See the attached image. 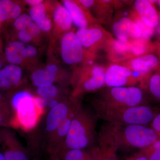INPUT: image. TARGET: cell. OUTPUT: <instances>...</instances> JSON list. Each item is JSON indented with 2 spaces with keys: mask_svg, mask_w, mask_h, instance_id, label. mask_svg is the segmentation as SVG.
I'll return each mask as SVG.
<instances>
[{
  "mask_svg": "<svg viewBox=\"0 0 160 160\" xmlns=\"http://www.w3.org/2000/svg\"><path fill=\"white\" fill-rule=\"evenodd\" d=\"M0 146L6 160H29L10 129H0Z\"/></svg>",
  "mask_w": 160,
  "mask_h": 160,
  "instance_id": "cell-12",
  "label": "cell"
},
{
  "mask_svg": "<svg viewBox=\"0 0 160 160\" xmlns=\"http://www.w3.org/2000/svg\"><path fill=\"white\" fill-rule=\"evenodd\" d=\"M132 58L149 53L157 47L158 43L141 37L129 40Z\"/></svg>",
  "mask_w": 160,
  "mask_h": 160,
  "instance_id": "cell-22",
  "label": "cell"
},
{
  "mask_svg": "<svg viewBox=\"0 0 160 160\" xmlns=\"http://www.w3.org/2000/svg\"><path fill=\"white\" fill-rule=\"evenodd\" d=\"M2 62H1V60H0V70L2 68Z\"/></svg>",
  "mask_w": 160,
  "mask_h": 160,
  "instance_id": "cell-45",
  "label": "cell"
},
{
  "mask_svg": "<svg viewBox=\"0 0 160 160\" xmlns=\"http://www.w3.org/2000/svg\"><path fill=\"white\" fill-rule=\"evenodd\" d=\"M117 6L118 1H94L91 8L94 9L96 19L99 24H108L111 22L113 10Z\"/></svg>",
  "mask_w": 160,
  "mask_h": 160,
  "instance_id": "cell-18",
  "label": "cell"
},
{
  "mask_svg": "<svg viewBox=\"0 0 160 160\" xmlns=\"http://www.w3.org/2000/svg\"><path fill=\"white\" fill-rule=\"evenodd\" d=\"M37 92L40 97L47 99H54L58 93L57 87L53 84L38 87Z\"/></svg>",
  "mask_w": 160,
  "mask_h": 160,
  "instance_id": "cell-30",
  "label": "cell"
},
{
  "mask_svg": "<svg viewBox=\"0 0 160 160\" xmlns=\"http://www.w3.org/2000/svg\"><path fill=\"white\" fill-rule=\"evenodd\" d=\"M37 53L36 49L32 46H27L25 47L22 52V54L26 58L32 57Z\"/></svg>",
  "mask_w": 160,
  "mask_h": 160,
  "instance_id": "cell-37",
  "label": "cell"
},
{
  "mask_svg": "<svg viewBox=\"0 0 160 160\" xmlns=\"http://www.w3.org/2000/svg\"><path fill=\"white\" fill-rule=\"evenodd\" d=\"M106 66L92 64L84 70L78 81L73 96L85 92H96L105 87Z\"/></svg>",
  "mask_w": 160,
  "mask_h": 160,
  "instance_id": "cell-8",
  "label": "cell"
},
{
  "mask_svg": "<svg viewBox=\"0 0 160 160\" xmlns=\"http://www.w3.org/2000/svg\"><path fill=\"white\" fill-rule=\"evenodd\" d=\"M26 3H27L29 6H37L38 5L42 3L43 1L42 0H27L25 1Z\"/></svg>",
  "mask_w": 160,
  "mask_h": 160,
  "instance_id": "cell-42",
  "label": "cell"
},
{
  "mask_svg": "<svg viewBox=\"0 0 160 160\" xmlns=\"http://www.w3.org/2000/svg\"><path fill=\"white\" fill-rule=\"evenodd\" d=\"M90 103L92 106L132 107L148 105V97L138 86L104 87L96 92Z\"/></svg>",
  "mask_w": 160,
  "mask_h": 160,
  "instance_id": "cell-4",
  "label": "cell"
},
{
  "mask_svg": "<svg viewBox=\"0 0 160 160\" xmlns=\"http://www.w3.org/2000/svg\"><path fill=\"white\" fill-rule=\"evenodd\" d=\"M98 138L105 140L117 150H143L158 139L153 129L146 126L116 125L106 122L100 128Z\"/></svg>",
  "mask_w": 160,
  "mask_h": 160,
  "instance_id": "cell-1",
  "label": "cell"
},
{
  "mask_svg": "<svg viewBox=\"0 0 160 160\" xmlns=\"http://www.w3.org/2000/svg\"><path fill=\"white\" fill-rule=\"evenodd\" d=\"M139 87L147 97L160 103V66L143 81Z\"/></svg>",
  "mask_w": 160,
  "mask_h": 160,
  "instance_id": "cell-17",
  "label": "cell"
},
{
  "mask_svg": "<svg viewBox=\"0 0 160 160\" xmlns=\"http://www.w3.org/2000/svg\"><path fill=\"white\" fill-rule=\"evenodd\" d=\"M33 23L29 15L22 14L14 20L13 26L16 29L19 31L26 30Z\"/></svg>",
  "mask_w": 160,
  "mask_h": 160,
  "instance_id": "cell-29",
  "label": "cell"
},
{
  "mask_svg": "<svg viewBox=\"0 0 160 160\" xmlns=\"http://www.w3.org/2000/svg\"><path fill=\"white\" fill-rule=\"evenodd\" d=\"M61 57L67 65H76L85 58V49L74 32L70 31L64 35L61 43Z\"/></svg>",
  "mask_w": 160,
  "mask_h": 160,
  "instance_id": "cell-10",
  "label": "cell"
},
{
  "mask_svg": "<svg viewBox=\"0 0 160 160\" xmlns=\"http://www.w3.org/2000/svg\"><path fill=\"white\" fill-rule=\"evenodd\" d=\"M29 15L41 30L47 32L51 29V20L46 15V6L42 3L32 7Z\"/></svg>",
  "mask_w": 160,
  "mask_h": 160,
  "instance_id": "cell-21",
  "label": "cell"
},
{
  "mask_svg": "<svg viewBox=\"0 0 160 160\" xmlns=\"http://www.w3.org/2000/svg\"><path fill=\"white\" fill-rule=\"evenodd\" d=\"M98 146L101 151L100 160H118L115 147L105 140L98 138Z\"/></svg>",
  "mask_w": 160,
  "mask_h": 160,
  "instance_id": "cell-25",
  "label": "cell"
},
{
  "mask_svg": "<svg viewBox=\"0 0 160 160\" xmlns=\"http://www.w3.org/2000/svg\"><path fill=\"white\" fill-rule=\"evenodd\" d=\"M26 30L28 31L32 37L34 38L39 34L41 30L35 23H33Z\"/></svg>",
  "mask_w": 160,
  "mask_h": 160,
  "instance_id": "cell-39",
  "label": "cell"
},
{
  "mask_svg": "<svg viewBox=\"0 0 160 160\" xmlns=\"http://www.w3.org/2000/svg\"><path fill=\"white\" fill-rule=\"evenodd\" d=\"M107 58L112 63H119L132 58L129 40L113 38L106 46Z\"/></svg>",
  "mask_w": 160,
  "mask_h": 160,
  "instance_id": "cell-14",
  "label": "cell"
},
{
  "mask_svg": "<svg viewBox=\"0 0 160 160\" xmlns=\"http://www.w3.org/2000/svg\"><path fill=\"white\" fill-rule=\"evenodd\" d=\"M18 38L20 41L23 43L29 42L33 38L31 34L26 30L18 32Z\"/></svg>",
  "mask_w": 160,
  "mask_h": 160,
  "instance_id": "cell-35",
  "label": "cell"
},
{
  "mask_svg": "<svg viewBox=\"0 0 160 160\" xmlns=\"http://www.w3.org/2000/svg\"><path fill=\"white\" fill-rule=\"evenodd\" d=\"M84 49H89L93 58L101 50H105L113 37L100 24H96L84 29H78L76 32Z\"/></svg>",
  "mask_w": 160,
  "mask_h": 160,
  "instance_id": "cell-6",
  "label": "cell"
},
{
  "mask_svg": "<svg viewBox=\"0 0 160 160\" xmlns=\"http://www.w3.org/2000/svg\"><path fill=\"white\" fill-rule=\"evenodd\" d=\"M9 120L0 112V126L7 127L9 126Z\"/></svg>",
  "mask_w": 160,
  "mask_h": 160,
  "instance_id": "cell-40",
  "label": "cell"
},
{
  "mask_svg": "<svg viewBox=\"0 0 160 160\" xmlns=\"http://www.w3.org/2000/svg\"><path fill=\"white\" fill-rule=\"evenodd\" d=\"M124 160H148L142 151L140 150L138 152L126 158Z\"/></svg>",
  "mask_w": 160,
  "mask_h": 160,
  "instance_id": "cell-38",
  "label": "cell"
},
{
  "mask_svg": "<svg viewBox=\"0 0 160 160\" xmlns=\"http://www.w3.org/2000/svg\"><path fill=\"white\" fill-rule=\"evenodd\" d=\"M98 119L95 112L79 108L72 121L64 141L63 153L72 149H87L95 146L98 141L96 127Z\"/></svg>",
  "mask_w": 160,
  "mask_h": 160,
  "instance_id": "cell-2",
  "label": "cell"
},
{
  "mask_svg": "<svg viewBox=\"0 0 160 160\" xmlns=\"http://www.w3.org/2000/svg\"><path fill=\"white\" fill-rule=\"evenodd\" d=\"M57 66L51 64L46 66L45 69L36 70L32 74V80L38 87L51 85L55 79L58 72Z\"/></svg>",
  "mask_w": 160,
  "mask_h": 160,
  "instance_id": "cell-19",
  "label": "cell"
},
{
  "mask_svg": "<svg viewBox=\"0 0 160 160\" xmlns=\"http://www.w3.org/2000/svg\"><path fill=\"white\" fill-rule=\"evenodd\" d=\"M150 128L153 129L157 136L158 139L160 140V112L156 115L150 123Z\"/></svg>",
  "mask_w": 160,
  "mask_h": 160,
  "instance_id": "cell-34",
  "label": "cell"
},
{
  "mask_svg": "<svg viewBox=\"0 0 160 160\" xmlns=\"http://www.w3.org/2000/svg\"><path fill=\"white\" fill-rule=\"evenodd\" d=\"M117 64L136 72L144 80L160 66V44L158 43L157 47L149 53Z\"/></svg>",
  "mask_w": 160,
  "mask_h": 160,
  "instance_id": "cell-9",
  "label": "cell"
},
{
  "mask_svg": "<svg viewBox=\"0 0 160 160\" xmlns=\"http://www.w3.org/2000/svg\"><path fill=\"white\" fill-rule=\"evenodd\" d=\"M101 151L98 145L87 149H72L62 154L63 160H100Z\"/></svg>",
  "mask_w": 160,
  "mask_h": 160,
  "instance_id": "cell-20",
  "label": "cell"
},
{
  "mask_svg": "<svg viewBox=\"0 0 160 160\" xmlns=\"http://www.w3.org/2000/svg\"><path fill=\"white\" fill-rule=\"evenodd\" d=\"M54 22L63 31L68 32L71 29L72 22L67 9L62 5L57 6L53 12Z\"/></svg>",
  "mask_w": 160,
  "mask_h": 160,
  "instance_id": "cell-24",
  "label": "cell"
},
{
  "mask_svg": "<svg viewBox=\"0 0 160 160\" xmlns=\"http://www.w3.org/2000/svg\"><path fill=\"white\" fill-rule=\"evenodd\" d=\"M26 47L24 43L20 41H14L9 42L4 49L5 56L13 54L22 53L23 49Z\"/></svg>",
  "mask_w": 160,
  "mask_h": 160,
  "instance_id": "cell-31",
  "label": "cell"
},
{
  "mask_svg": "<svg viewBox=\"0 0 160 160\" xmlns=\"http://www.w3.org/2000/svg\"><path fill=\"white\" fill-rule=\"evenodd\" d=\"M132 8L147 26L155 29L158 23L159 15L153 4L147 0H136Z\"/></svg>",
  "mask_w": 160,
  "mask_h": 160,
  "instance_id": "cell-15",
  "label": "cell"
},
{
  "mask_svg": "<svg viewBox=\"0 0 160 160\" xmlns=\"http://www.w3.org/2000/svg\"><path fill=\"white\" fill-rule=\"evenodd\" d=\"M129 17L139 27L141 32L142 37L145 38L150 39L155 33L154 28H151L147 26L142 19L139 16L133 8L129 12Z\"/></svg>",
  "mask_w": 160,
  "mask_h": 160,
  "instance_id": "cell-26",
  "label": "cell"
},
{
  "mask_svg": "<svg viewBox=\"0 0 160 160\" xmlns=\"http://www.w3.org/2000/svg\"><path fill=\"white\" fill-rule=\"evenodd\" d=\"M144 78L131 69L117 63L106 66L105 87L139 86Z\"/></svg>",
  "mask_w": 160,
  "mask_h": 160,
  "instance_id": "cell-7",
  "label": "cell"
},
{
  "mask_svg": "<svg viewBox=\"0 0 160 160\" xmlns=\"http://www.w3.org/2000/svg\"><path fill=\"white\" fill-rule=\"evenodd\" d=\"M112 30L117 39L122 40L130 39L126 25L120 18L118 20H115L112 23Z\"/></svg>",
  "mask_w": 160,
  "mask_h": 160,
  "instance_id": "cell-27",
  "label": "cell"
},
{
  "mask_svg": "<svg viewBox=\"0 0 160 160\" xmlns=\"http://www.w3.org/2000/svg\"><path fill=\"white\" fill-rule=\"evenodd\" d=\"M22 72L17 65L9 64L0 70V89L9 90L17 86L22 79Z\"/></svg>",
  "mask_w": 160,
  "mask_h": 160,
  "instance_id": "cell-16",
  "label": "cell"
},
{
  "mask_svg": "<svg viewBox=\"0 0 160 160\" xmlns=\"http://www.w3.org/2000/svg\"><path fill=\"white\" fill-rule=\"evenodd\" d=\"M159 21L157 26L155 29V33L157 38V42L160 44V12L158 13Z\"/></svg>",
  "mask_w": 160,
  "mask_h": 160,
  "instance_id": "cell-41",
  "label": "cell"
},
{
  "mask_svg": "<svg viewBox=\"0 0 160 160\" xmlns=\"http://www.w3.org/2000/svg\"><path fill=\"white\" fill-rule=\"evenodd\" d=\"M0 112L9 120L11 115V109L2 97L0 91Z\"/></svg>",
  "mask_w": 160,
  "mask_h": 160,
  "instance_id": "cell-33",
  "label": "cell"
},
{
  "mask_svg": "<svg viewBox=\"0 0 160 160\" xmlns=\"http://www.w3.org/2000/svg\"><path fill=\"white\" fill-rule=\"evenodd\" d=\"M148 160H160V140L158 139L146 149L141 150Z\"/></svg>",
  "mask_w": 160,
  "mask_h": 160,
  "instance_id": "cell-28",
  "label": "cell"
},
{
  "mask_svg": "<svg viewBox=\"0 0 160 160\" xmlns=\"http://www.w3.org/2000/svg\"><path fill=\"white\" fill-rule=\"evenodd\" d=\"M157 3H158V6H159L160 8V0H159V1H157Z\"/></svg>",
  "mask_w": 160,
  "mask_h": 160,
  "instance_id": "cell-46",
  "label": "cell"
},
{
  "mask_svg": "<svg viewBox=\"0 0 160 160\" xmlns=\"http://www.w3.org/2000/svg\"><path fill=\"white\" fill-rule=\"evenodd\" d=\"M98 118L116 125L147 126L157 113L147 105L126 107L92 106Z\"/></svg>",
  "mask_w": 160,
  "mask_h": 160,
  "instance_id": "cell-3",
  "label": "cell"
},
{
  "mask_svg": "<svg viewBox=\"0 0 160 160\" xmlns=\"http://www.w3.org/2000/svg\"><path fill=\"white\" fill-rule=\"evenodd\" d=\"M0 160H6L4 155L0 152Z\"/></svg>",
  "mask_w": 160,
  "mask_h": 160,
  "instance_id": "cell-44",
  "label": "cell"
},
{
  "mask_svg": "<svg viewBox=\"0 0 160 160\" xmlns=\"http://www.w3.org/2000/svg\"><path fill=\"white\" fill-rule=\"evenodd\" d=\"M10 105L15 112L18 123L22 128L30 130L35 127L42 111L36 106L34 97L29 92H17L12 98Z\"/></svg>",
  "mask_w": 160,
  "mask_h": 160,
  "instance_id": "cell-5",
  "label": "cell"
},
{
  "mask_svg": "<svg viewBox=\"0 0 160 160\" xmlns=\"http://www.w3.org/2000/svg\"><path fill=\"white\" fill-rule=\"evenodd\" d=\"M34 103L37 107L42 111L46 106H48V100L41 97L34 98Z\"/></svg>",
  "mask_w": 160,
  "mask_h": 160,
  "instance_id": "cell-36",
  "label": "cell"
},
{
  "mask_svg": "<svg viewBox=\"0 0 160 160\" xmlns=\"http://www.w3.org/2000/svg\"><path fill=\"white\" fill-rule=\"evenodd\" d=\"M59 102L56 100L54 99H49L48 100V106H49L50 109L53 108L55 106H57Z\"/></svg>",
  "mask_w": 160,
  "mask_h": 160,
  "instance_id": "cell-43",
  "label": "cell"
},
{
  "mask_svg": "<svg viewBox=\"0 0 160 160\" xmlns=\"http://www.w3.org/2000/svg\"><path fill=\"white\" fill-rule=\"evenodd\" d=\"M81 106L78 102L74 100L70 103H59L50 109L46 118V131L55 132L65 120L75 114Z\"/></svg>",
  "mask_w": 160,
  "mask_h": 160,
  "instance_id": "cell-11",
  "label": "cell"
},
{
  "mask_svg": "<svg viewBox=\"0 0 160 160\" xmlns=\"http://www.w3.org/2000/svg\"><path fill=\"white\" fill-rule=\"evenodd\" d=\"M75 114L70 116L65 120L55 132H57V135L62 139L65 140V138L68 134V132L70 129L72 121L74 117Z\"/></svg>",
  "mask_w": 160,
  "mask_h": 160,
  "instance_id": "cell-32",
  "label": "cell"
},
{
  "mask_svg": "<svg viewBox=\"0 0 160 160\" xmlns=\"http://www.w3.org/2000/svg\"><path fill=\"white\" fill-rule=\"evenodd\" d=\"M63 6L67 9L71 16L72 23L78 29H84L96 24L98 21L76 1L65 0Z\"/></svg>",
  "mask_w": 160,
  "mask_h": 160,
  "instance_id": "cell-13",
  "label": "cell"
},
{
  "mask_svg": "<svg viewBox=\"0 0 160 160\" xmlns=\"http://www.w3.org/2000/svg\"><path fill=\"white\" fill-rule=\"evenodd\" d=\"M22 9L18 3L10 0L0 1V23L15 19L21 15Z\"/></svg>",
  "mask_w": 160,
  "mask_h": 160,
  "instance_id": "cell-23",
  "label": "cell"
}]
</instances>
